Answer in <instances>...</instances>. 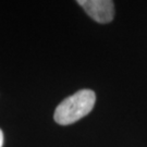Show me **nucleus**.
I'll use <instances>...</instances> for the list:
<instances>
[{"label":"nucleus","instance_id":"f257e3e1","mask_svg":"<svg viewBox=\"0 0 147 147\" xmlns=\"http://www.w3.org/2000/svg\"><path fill=\"white\" fill-rule=\"evenodd\" d=\"M96 95L90 89H81L62 100L53 113L55 121L60 125H69L81 120L93 110Z\"/></svg>","mask_w":147,"mask_h":147},{"label":"nucleus","instance_id":"7ed1b4c3","mask_svg":"<svg viewBox=\"0 0 147 147\" xmlns=\"http://www.w3.org/2000/svg\"><path fill=\"white\" fill-rule=\"evenodd\" d=\"M3 145V132L0 129V147H2Z\"/></svg>","mask_w":147,"mask_h":147},{"label":"nucleus","instance_id":"f03ea898","mask_svg":"<svg viewBox=\"0 0 147 147\" xmlns=\"http://www.w3.org/2000/svg\"><path fill=\"white\" fill-rule=\"evenodd\" d=\"M76 2L97 23L106 24L115 18V5L112 0H76Z\"/></svg>","mask_w":147,"mask_h":147}]
</instances>
